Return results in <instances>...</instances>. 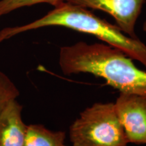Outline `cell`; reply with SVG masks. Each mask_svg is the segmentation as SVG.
Wrapping results in <instances>:
<instances>
[{
	"label": "cell",
	"instance_id": "cell-1",
	"mask_svg": "<svg viewBox=\"0 0 146 146\" xmlns=\"http://www.w3.org/2000/svg\"><path fill=\"white\" fill-rule=\"evenodd\" d=\"M59 64L66 75L90 73L120 93L146 97V72L125 53L107 44L80 41L64 46L60 50Z\"/></svg>",
	"mask_w": 146,
	"mask_h": 146
},
{
	"label": "cell",
	"instance_id": "cell-2",
	"mask_svg": "<svg viewBox=\"0 0 146 146\" xmlns=\"http://www.w3.org/2000/svg\"><path fill=\"white\" fill-rule=\"evenodd\" d=\"M47 27H62L94 35L125 53L146 67V45L138 38L127 36L117 25L98 17L88 9L63 1L46 15L23 26L7 27L0 31V43L22 33Z\"/></svg>",
	"mask_w": 146,
	"mask_h": 146
},
{
	"label": "cell",
	"instance_id": "cell-3",
	"mask_svg": "<svg viewBox=\"0 0 146 146\" xmlns=\"http://www.w3.org/2000/svg\"><path fill=\"white\" fill-rule=\"evenodd\" d=\"M73 146H127L114 103H96L74 121L69 131Z\"/></svg>",
	"mask_w": 146,
	"mask_h": 146
},
{
	"label": "cell",
	"instance_id": "cell-4",
	"mask_svg": "<svg viewBox=\"0 0 146 146\" xmlns=\"http://www.w3.org/2000/svg\"><path fill=\"white\" fill-rule=\"evenodd\" d=\"M114 106L129 143L146 144V97L120 93Z\"/></svg>",
	"mask_w": 146,
	"mask_h": 146
},
{
	"label": "cell",
	"instance_id": "cell-5",
	"mask_svg": "<svg viewBox=\"0 0 146 146\" xmlns=\"http://www.w3.org/2000/svg\"><path fill=\"white\" fill-rule=\"evenodd\" d=\"M70 4L106 12L122 31L137 39L135 27L145 0H64Z\"/></svg>",
	"mask_w": 146,
	"mask_h": 146
},
{
	"label": "cell",
	"instance_id": "cell-6",
	"mask_svg": "<svg viewBox=\"0 0 146 146\" xmlns=\"http://www.w3.org/2000/svg\"><path fill=\"white\" fill-rule=\"evenodd\" d=\"M23 106L10 101L0 112V146H24L27 125L22 118Z\"/></svg>",
	"mask_w": 146,
	"mask_h": 146
},
{
	"label": "cell",
	"instance_id": "cell-7",
	"mask_svg": "<svg viewBox=\"0 0 146 146\" xmlns=\"http://www.w3.org/2000/svg\"><path fill=\"white\" fill-rule=\"evenodd\" d=\"M64 131L49 130L41 125H27L24 146H66Z\"/></svg>",
	"mask_w": 146,
	"mask_h": 146
},
{
	"label": "cell",
	"instance_id": "cell-8",
	"mask_svg": "<svg viewBox=\"0 0 146 146\" xmlns=\"http://www.w3.org/2000/svg\"><path fill=\"white\" fill-rule=\"evenodd\" d=\"M64 0H0V17L17 9L38 3H48L56 7Z\"/></svg>",
	"mask_w": 146,
	"mask_h": 146
},
{
	"label": "cell",
	"instance_id": "cell-9",
	"mask_svg": "<svg viewBox=\"0 0 146 146\" xmlns=\"http://www.w3.org/2000/svg\"><path fill=\"white\" fill-rule=\"evenodd\" d=\"M19 91L12 80L0 71V112L10 101L16 100Z\"/></svg>",
	"mask_w": 146,
	"mask_h": 146
},
{
	"label": "cell",
	"instance_id": "cell-10",
	"mask_svg": "<svg viewBox=\"0 0 146 146\" xmlns=\"http://www.w3.org/2000/svg\"><path fill=\"white\" fill-rule=\"evenodd\" d=\"M143 30L144 32L146 33V21H145V23H144L143 25Z\"/></svg>",
	"mask_w": 146,
	"mask_h": 146
}]
</instances>
